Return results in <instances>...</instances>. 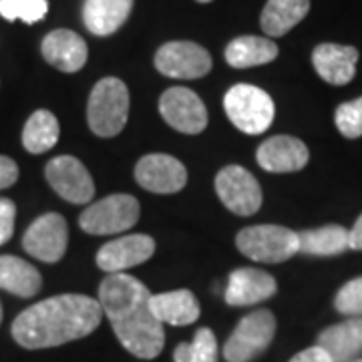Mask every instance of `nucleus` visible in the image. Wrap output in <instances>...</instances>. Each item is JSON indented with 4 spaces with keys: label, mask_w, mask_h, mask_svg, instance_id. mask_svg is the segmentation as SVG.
<instances>
[{
    "label": "nucleus",
    "mask_w": 362,
    "mask_h": 362,
    "mask_svg": "<svg viewBox=\"0 0 362 362\" xmlns=\"http://www.w3.org/2000/svg\"><path fill=\"white\" fill-rule=\"evenodd\" d=\"M99 304L115 330L117 340L133 356L151 361L165 344L163 324L151 310V292L129 274H107L99 286Z\"/></svg>",
    "instance_id": "nucleus-1"
},
{
    "label": "nucleus",
    "mask_w": 362,
    "mask_h": 362,
    "mask_svg": "<svg viewBox=\"0 0 362 362\" xmlns=\"http://www.w3.org/2000/svg\"><path fill=\"white\" fill-rule=\"evenodd\" d=\"M99 300L83 294H61L21 312L13 322V338L28 350L51 349L89 337L101 324Z\"/></svg>",
    "instance_id": "nucleus-2"
},
{
    "label": "nucleus",
    "mask_w": 362,
    "mask_h": 362,
    "mask_svg": "<svg viewBox=\"0 0 362 362\" xmlns=\"http://www.w3.org/2000/svg\"><path fill=\"white\" fill-rule=\"evenodd\" d=\"M129 119V89L117 77L101 78L89 95L87 123L99 137H115Z\"/></svg>",
    "instance_id": "nucleus-3"
},
{
    "label": "nucleus",
    "mask_w": 362,
    "mask_h": 362,
    "mask_svg": "<svg viewBox=\"0 0 362 362\" xmlns=\"http://www.w3.org/2000/svg\"><path fill=\"white\" fill-rule=\"evenodd\" d=\"M226 115L233 123V127L244 131L247 135H259L268 129L274 121V101L272 97L259 87L240 83L223 97Z\"/></svg>",
    "instance_id": "nucleus-4"
},
{
    "label": "nucleus",
    "mask_w": 362,
    "mask_h": 362,
    "mask_svg": "<svg viewBox=\"0 0 362 362\" xmlns=\"http://www.w3.org/2000/svg\"><path fill=\"white\" fill-rule=\"evenodd\" d=\"M238 250L262 264H280L300 252L298 233L284 226H252L238 233Z\"/></svg>",
    "instance_id": "nucleus-5"
},
{
    "label": "nucleus",
    "mask_w": 362,
    "mask_h": 362,
    "mask_svg": "<svg viewBox=\"0 0 362 362\" xmlns=\"http://www.w3.org/2000/svg\"><path fill=\"white\" fill-rule=\"evenodd\" d=\"M139 202L127 194L107 195L90 204L78 218L83 232L90 235H111L133 228L139 220Z\"/></svg>",
    "instance_id": "nucleus-6"
},
{
    "label": "nucleus",
    "mask_w": 362,
    "mask_h": 362,
    "mask_svg": "<svg viewBox=\"0 0 362 362\" xmlns=\"http://www.w3.org/2000/svg\"><path fill=\"white\" fill-rule=\"evenodd\" d=\"M276 334V318L270 310H256L244 316L223 346L228 362H250L270 346Z\"/></svg>",
    "instance_id": "nucleus-7"
},
{
    "label": "nucleus",
    "mask_w": 362,
    "mask_h": 362,
    "mask_svg": "<svg viewBox=\"0 0 362 362\" xmlns=\"http://www.w3.org/2000/svg\"><path fill=\"white\" fill-rule=\"evenodd\" d=\"M211 54L192 40H171L156 52V69L171 78H199L211 71Z\"/></svg>",
    "instance_id": "nucleus-8"
},
{
    "label": "nucleus",
    "mask_w": 362,
    "mask_h": 362,
    "mask_svg": "<svg viewBox=\"0 0 362 362\" xmlns=\"http://www.w3.org/2000/svg\"><path fill=\"white\" fill-rule=\"evenodd\" d=\"M216 192L221 204L235 216H254L262 207L258 180L242 165H228L216 175Z\"/></svg>",
    "instance_id": "nucleus-9"
},
{
    "label": "nucleus",
    "mask_w": 362,
    "mask_h": 362,
    "mask_svg": "<svg viewBox=\"0 0 362 362\" xmlns=\"http://www.w3.org/2000/svg\"><path fill=\"white\" fill-rule=\"evenodd\" d=\"M159 113L169 127L185 135H197L207 127V111L199 95L185 87H171L159 99Z\"/></svg>",
    "instance_id": "nucleus-10"
},
{
    "label": "nucleus",
    "mask_w": 362,
    "mask_h": 362,
    "mask_svg": "<svg viewBox=\"0 0 362 362\" xmlns=\"http://www.w3.org/2000/svg\"><path fill=\"white\" fill-rule=\"evenodd\" d=\"M47 181L57 194L71 204H89L95 195V183L89 169L77 157L59 156L45 168Z\"/></svg>",
    "instance_id": "nucleus-11"
},
{
    "label": "nucleus",
    "mask_w": 362,
    "mask_h": 362,
    "mask_svg": "<svg viewBox=\"0 0 362 362\" xmlns=\"http://www.w3.org/2000/svg\"><path fill=\"white\" fill-rule=\"evenodd\" d=\"M69 226L61 214H45L30 223L23 235V247L40 262L54 264L65 256Z\"/></svg>",
    "instance_id": "nucleus-12"
},
{
    "label": "nucleus",
    "mask_w": 362,
    "mask_h": 362,
    "mask_svg": "<svg viewBox=\"0 0 362 362\" xmlns=\"http://www.w3.org/2000/svg\"><path fill=\"white\" fill-rule=\"evenodd\" d=\"M135 180L143 189L153 194H177L187 183V169L175 157L151 153L135 165Z\"/></svg>",
    "instance_id": "nucleus-13"
},
{
    "label": "nucleus",
    "mask_w": 362,
    "mask_h": 362,
    "mask_svg": "<svg viewBox=\"0 0 362 362\" xmlns=\"http://www.w3.org/2000/svg\"><path fill=\"white\" fill-rule=\"evenodd\" d=\"M153 254L156 240L145 233H133L107 242L97 252V266L109 274H119L147 262Z\"/></svg>",
    "instance_id": "nucleus-14"
},
{
    "label": "nucleus",
    "mask_w": 362,
    "mask_h": 362,
    "mask_svg": "<svg viewBox=\"0 0 362 362\" xmlns=\"http://www.w3.org/2000/svg\"><path fill=\"white\" fill-rule=\"evenodd\" d=\"M40 52L49 65L63 71V73L81 71L87 63V57H89V49H87L85 39L77 35L75 30H69V28L51 30L40 42Z\"/></svg>",
    "instance_id": "nucleus-15"
},
{
    "label": "nucleus",
    "mask_w": 362,
    "mask_h": 362,
    "mask_svg": "<svg viewBox=\"0 0 362 362\" xmlns=\"http://www.w3.org/2000/svg\"><path fill=\"white\" fill-rule=\"evenodd\" d=\"M258 165L270 173H292L306 168L310 151L296 137L290 135H276L262 143L258 147Z\"/></svg>",
    "instance_id": "nucleus-16"
},
{
    "label": "nucleus",
    "mask_w": 362,
    "mask_h": 362,
    "mask_svg": "<svg viewBox=\"0 0 362 362\" xmlns=\"http://www.w3.org/2000/svg\"><path fill=\"white\" fill-rule=\"evenodd\" d=\"M358 51L350 45L322 42L312 52V65L316 73L330 85H346L356 75Z\"/></svg>",
    "instance_id": "nucleus-17"
},
{
    "label": "nucleus",
    "mask_w": 362,
    "mask_h": 362,
    "mask_svg": "<svg viewBox=\"0 0 362 362\" xmlns=\"http://www.w3.org/2000/svg\"><path fill=\"white\" fill-rule=\"evenodd\" d=\"M278 284L268 272L256 268H240L230 274L226 288V302L230 306H252L276 294Z\"/></svg>",
    "instance_id": "nucleus-18"
},
{
    "label": "nucleus",
    "mask_w": 362,
    "mask_h": 362,
    "mask_svg": "<svg viewBox=\"0 0 362 362\" xmlns=\"http://www.w3.org/2000/svg\"><path fill=\"white\" fill-rule=\"evenodd\" d=\"M133 11V0H85L83 23L95 37L117 33Z\"/></svg>",
    "instance_id": "nucleus-19"
},
{
    "label": "nucleus",
    "mask_w": 362,
    "mask_h": 362,
    "mask_svg": "<svg viewBox=\"0 0 362 362\" xmlns=\"http://www.w3.org/2000/svg\"><path fill=\"white\" fill-rule=\"evenodd\" d=\"M316 346L328 352L332 362H350L362 352V318H350L320 332Z\"/></svg>",
    "instance_id": "nucleus-20"
},
{
    "label": "nucleus",
    "mask_w": 362,
    "mask_h": 362,
    "mask_svg": "<svg viewBox=\"0 0 362 362\" xmlns=\"http://www.w3.org/2000/svg\"><path fill=\"white\" fill-rule=\"evenodd\" d=\"M151 310L159 322L171 326H187L199 318L197 298L189 290H173L156 296L151 294Z\"/></svg>",
    "instance_id": "nucleus-21"
},
{
    "label": "nucleus",
    "mask_w": 362,
    "mask_h": 362,
    "mask_svg": "<svg viewBox=\"0 0 362 362\" xmlns=\"http://www.w3.org/2000/svg\"><path fill=\"white\" fill-rule=\"evenodd\" d=\"M308 11L310 0H268L259 16V26L268 37H284L306 18Z\"/></svg>",
    "instance_id": "nucleus-22"
},
{
    "label": "nucleus",
    "mask_w": 362,
    "mask_h": 362,
    "mask_svg": "<svg viewBox=\"0 0 362 362\" xmlns=\"http://www.w3.org/2000/svg\"><path fill=\"white\" fill-rule=\"evenodd\" d=\"M278 45L266 37H238L226 47V61L233 69H250L272 63L278 57Z\"/></svg>",
    "instance_id": "nucleus-23"
},
{
    "label": "nucleus",
    "mask_w": 362,
    "mask_h": 362,
    "mask_svg": "<svg viewBox=\"0 0 362 362\" xmlns=\"http://www.w3.org/2000/svg\"><path fill=\"white\" fill-rule=\"evenodd\" d=\"M42 286L40 272L16 256H0V288L14 296L33 298Z\"/></svg>",
    "instance_id": "nucleus-24"
},
{
    "label": "nucleus",
    "mask_w": 362,
    "mask_h": 362,
    "mask_svg": "<svg viewBox=\"0 0 362 362\" xmlns=\"http://www.w3.org/2000/svg\"><path fill=\"white\" fill-rule=\"evenodd\" d=\"M300 252L306 256H338L349 250V230L330 223L316 230L298 233Z\"/></svg>",
    "instance_id": "nucleus-25"
},
{
    "label": "nucleus",
    "mask_w": 362,
    "mask_h": 362,
    "mask_svg": "<svg viewBox=\"0 0 362 362\" xmlns=\"http://www.w3.org/2000/svg\"><path fill=\"white\" fill-rule=\"evenodd\" d=\"M59 121L47 109H39L28 117L25 129H23V145L28 153L40 156L45 151L52 149L59 141Z\"/></svg>",
    "instance_id": "nucleus-26"
},
{
    "label": "nucleus",
    "mask_w": 362,
    "mask_h": 362,
    "mask_svg": "<svg viewBox=\"0 0 362 362\" xmlns=\"http://www.w3.org/2000/svg\"><path fill=\"white\" fill-rule=\"evenodd\" d=\"M173 362H218V340L209 328H199L189 344H180Z\"/></svg>",
    "instance_id": "nucleus-27"
},
{
    "label": "nucleus",
    "mask_w": 362,
    "mask_h": 362,
    "mask_svg": "<svg viewBox=\"0 0 362 362\" xmlns=\"http://www.w3.org/2000/svg\"><path fill=\"white\" fill-rule=\"evenodd\" d=\"M49 13L47 0H0V16L6 21H23L35 25Z\"/></svg>",
    "instance_id": "nucleus-28"
},
{
    "label": "nucleus",
    "mask_w": 362,
    "mask_h": 362,
    "mask_svg": "<svg viewBox=\"0 0 362 362\" xmlns=\"http://www.w3.org/2000/svg\"><path fill=\"white\" fill-rule=\"evenodd\" d=\"M334 121L346 139H358L362 135V97L340 105L334 113Z\"/></svg>",
    "instance_id": "nucleus-29"
},
{
    "label": "nucleus",
    "mask_w": 362,
    "mask_h": 362,
    "mask_svg": "<svg viewBox=\"0 0 362 362\" xmlns=\"http://www.w3.org/2000/svg\"><path fill=\"white\" fill-rule=\"evenodd\" d=\"M334 308L346 316H362V276L354 278L338 290Z\"/></svg>",
    "instance_id": "nucleus-30"
},
{
    "label": "nucleus",
    "mask_w": 362,
    "mask_h": 362,
    "mask_svg": "<svg viewBox=\"0 0 362 362\" xmlns=\"http://www.w3.org/2000/svg\"><path fill=\"white\" fill-rule=\"evenodd\" d=\"M16 206L8 197H0V246L6 244L14 233Z\"/></svg>",
    "instance_id": "nucleus-31"
},
{
    "label": "nucleus",
    "mask_w": 362,
    "mask_h": 362,
    "mask_svg": "<svg viewBox=\"0 0 362 362\" xmlns=\"http://www.w3.org/2000/svg\"><path fill=\"white\" fill-rule=\"evenodd\" d=\"M18 180V165L11 157L0 156V189H6Z\"/></svg>",
    "instance_id": "nucleus-32"
},
{
    "label": "nucleus",
    "mask_w": 362,
    "mask_h": 362,
    "mask_svg": "<svg viewBox=\"0 0 362 362\" xmlns=\"http://www.w3.org/2000/svg\"><path fill=\"white\" fill-rule=\"evenodd\" d=\"M290 362H332V358H330L328 352L320 349V346H312V349L298 352L296 356Z\"/></svg>",
    "instance_id": "nucleus-33"
},
{
    "label": "nucleus",
    "mask_w": 362,
    "mask_h": 362,
    "mask_svg": "<svg viewBox=\"0 0 362 362\" xmlns=\"http://www.w3.org/2000/svg\"><path fill=\"white\" fill-rule=\"evenodd\" d=\"M349 247L350 250H362V216L349 232Z\"/></svg>",
    "instance_id": "nucleus-34"
},
{
    "label": "nucleus",
    "mask_w": 362,
    "mask_h": 362,
    "mask_svg": "<svg viewBox=\"0 0 362 362\" xmlns=\"http://www.w3.org/2000/svg\"><path fill=\"white\" fill-rule=\"evenodd\" d=\"M0 322H2V306H0Z\"/></svg>",
    "instance_id": "nucleus-35"
},
{
    "label": "nucleus",
    "mask_w": 362,
    "mask_h": 362,
    "mask_svg": "<svg viewBox=\"0 0 362 362\" xmlns=\"http://www.w3.org/2000/svg\"><path fill=\"white\" fill-rule=\"evenodd\" d=\"M197 2H211V0H197Z\"/></svg>",
    "instance_id": "nucleus-36"
},
{
    "label": "nucleus",
    "mask_w": 362,
    "mask_h": 362,
    "mask_svg": "<svg viewBox=\"0 0 362 362\" xmlns=\"http://www.w3.org/2000/svg\"><path fill=\"white\" fill-rule=\"evenodd\" d=\"M354 362H362V358H361V361H354Z\"/></svg>",
    "instance_id": "nucleus-37"
}]
</instances>
